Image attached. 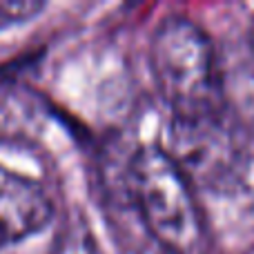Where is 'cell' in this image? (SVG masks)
Here are the masks:
<instances>
[{
  "instance_id": "1",
  "label": "cell",
  "mask_w": 254,
  "mask_h": 254,
  "mask_svg": "<svg viewBox=\"0 0 254 254\" xmlns=\"http://www.w3.org/2000/svg\"><path fill=\"white\" fill-rule=\"evenodd\" d=\"M152 69L174 123H203L228 114L212 40L183 16H170L152 38Z\"/></svg>"
},
{
  "instance_id": "4",
  "label": "cell",
  "mask_w": 254,
  "mask_h": 254,
  "mask_svg": "<svg viewBox=\"0 0 254 254\" xmlns=\"http://www.w3.org/2000/svg\"><path fill=\"white\" fill-rule=\"evenodd\" d=\"M52 214V201L38 181L0 165V246L40 232Z\"/></svg>"
},
{
  "instance_id": "2",
  "label": "cell",
  "mask_w": 254,
  "mask_h": 254,
  "mask_svg": "<svg viewBox=\"0 0 254 254\" xmlns=\"http://www.w3.org/2000/svg\"><path fill=\"white\" fill-rule=\"evenodd\" d=\"M127 188L145 225L172 254H210V234L190 179L165 147H140L131 156Z\"/></svg>"
},
{
  "instance_id": "3",
  "label": "cell",
  "mask_w": 254,
  "mask_h": 254,
  "mask_svg": "<svg viewBox=\"0 0 254 254\" xmlns=\"http://www.w3.org/2000/svg\"><path fill=\"white\" fill-rule=\"evenodd\" d=\"M165 149L190 183L219 185L234 176L241 161V145L228 114L203 123H174Z\"/></svg>"
},
{
  "instance_id": "5",
  "label": "cell",
  "mask_w": 254,
  "mask_h": 254,
  "mask_svg": "<svg viewBox=\"0 0 254 254\" xmlns=\"http://www.w3.org/2000/svg\"><path fill=\"white\" fill-rule=\"evenodd\" d=\"M43 9L45 2L38 0H0V29L31 20Z\"/></svg>"
}]
</instances>
